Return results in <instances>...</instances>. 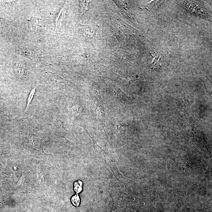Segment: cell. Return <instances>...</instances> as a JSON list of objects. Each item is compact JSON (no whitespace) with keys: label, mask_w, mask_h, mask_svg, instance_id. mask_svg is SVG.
Masks as SVG:
<instances>
[{"label":"cell","mask_w":212,"mask_h":212,"mask_svg":"<svg viewBox=\"0 0 212 212\" xmlns=\"http://www.w3.org/2000/svg\"><path fill=\"white\" fill-rule=\"evenodd\" d=\"M82 181L81 180L76 181L74 183V189L77 194H79L82 190Z\"/></svg>","instance_id":"277c9868"},{"label":"cell","mask_w":212,"mask_h":212,"mask_svg":"<svg viewBox=\"0 0 212 212\" xmlns=\"http://www.w3.org/2000/svg\"><path fill=\"white\" fill-rule=\"evenodd\" d=\"M64 8H62V10H60V12H59L58 16H57V19H56V28H59V25L61 23V21L62 20V18H63V15L64 14Z\"/></svg>","instance_id":"8992f818"},{"label":"cell","mask_w":212,"mask_h":212,"mask_svg":"<svg viewBox=\"0 0 212 212\" xmlns=\"http://www.w3.org/2000/svg\"><path fill=\"white\" fill-rule=\"evenodd\" d=\"M17 74L21 78H24L27 74L25 67L23 64H17Z\"/></svg>","instance_id":"3957f363"},{"label":"cell","mask_w":212,"mask_h":212,"mask_svg":"<svg viewBox=\"0 0 212 212\" xmlns=\"http://www.w3.org/2000/svg\"><path fill=\"white\" fill-rule=\"evenodd\" d=\"M77 106L74 105V106H72L71 109V111L72 113L76 114L77 113Z\"/></svg>","instance_id":"ba28073f"},{"label":"cell","mask_w":212,"mask_h":212,"mask_svg":"<svg viewBox=\"0 0 212 212\" xmlns=\"http://www.w3.org/2000/svg\"><path fill=\"white\" fill-rule=\"evenodd\" d=\"M48 76L50 77L52 81L56 83H59L61 84H68L69 82L67 80H65V79H63L59 76H56V75L53 74H50L49 73L48 74Z\"/></svg>","instance_id":"6da1fadb"},{"label":"cell","mask_w":212,"mask_h":212,"mask_svg":"<svg viewBox=\"0 0 212 212\" xmlns=\"http://www.w3.org/2000/svg\"><path fill=\"white\" fill-rule=\"evenodd\" d=\"M71 202L73 205L78 207L80 204V199L78 194L74 195L71 198Z\"/></svg>","instance_id":"52a82bcc"},{"label":"cell","mask_w":212,"mask_h":212,"mask_svg":"<svg viewBox=\"0 0 212 212\" xmlns=\"http://www.w3.org/2000/svg\"><path fill=\"white\" fill-rule=\"evenodd\" d=\"M3 110V105L1 103H0V114H1Z\"/></svg>","instance_id":"9c48e42d"},{"label":"cell","mask_w":212,"mask_h":212,"mask_svg":"<svg viewBox=\"0 0 212 212\" xmlns=\"http://www.w3.org/2000/svg\"><path fill=\"white\" fill-rule=\"evenodd\" d=\"M97 26L94 25L83 26V29L89 37H93L97 29Z\"/></svg>","instance_id":"7a4b0ae2"},{"label":"cell","mask_w":212,"mask_h":212,"mask_svg":"<svg viewBox=\"0 0 212 212\" xmlns=\"http://www.w3.org/2000/svg\"><path fill=\"white\" fill-rule=\"evenodd\" d=\"M35 88H36V87L32 89L31 92H30V94H29V97H28V100H27V107H26L25 112L27 111L29 109L30 103H31V101H32V99H33V97H34V95H35Z\"/></svg>","instance_id":"5b68a950"}]
</instances>
